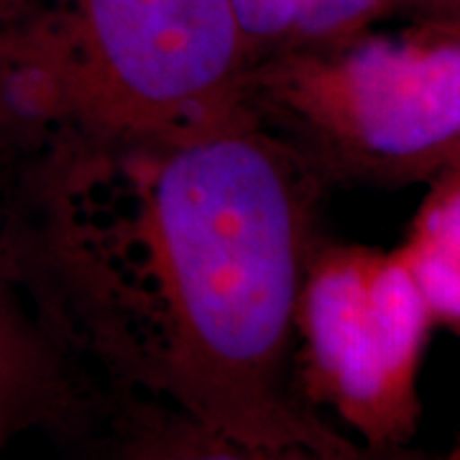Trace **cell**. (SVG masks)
Returning <instances> with one entry per match:
<instances>
[{"label":"cell","instance_id":"obj_5","mask_svg":"<svg viewBox=\"0 0 460 460\" xmlns=\"http://www.w3.org/2000/svg\"><path fill=\"white\" fill-rule=\"evenodd\" d=\"M62 440L69 460H435L411 445L374 447L353 440L338 450H314L246 443L156 399L100 384Z\"/></svg>","mask_w":460,"mask_h":460},{"label":"cell","instance_id":"obj_11","mask_svg":"<svg viewBox=\"0 0 460 460\" xmlns=\"http://www.w3.org/2000/svg\"><path fill=\"white\" fill-rule=\"evenodd\" d=\"M3 438H5V435H0V440H3Z\"/></svg>","mask_w":460,"mask_h":460},{"label":"cell","instance_id":"obj_3","mask_svg":"<svg viewBox=\"0 0 460 460\" xmlns=\"http://www.w3.org/2000/svg\"><path fill=\"white\" fill-rule=\"evenodd\" d=\"M432 328L428 302L396 251L323 235L296 302L299 386L356 440L411 445Z\"/></svg>","mask_w":460,"mask_h":460},{"label":"cell","instance_id":"obj_9","mask_svg":"<svg viewBox=\"0 0 460 460\" xmlns=\"http://www.w3.org/2000/svg\"><path fill=\"white\" fill-rule=\"evenodd\" d=\"M450 460H460V450H458V453H456V456H453V458H450Z\"/></svg>","mask_w":460,"mask_h":460},{"label":"cell","instance_id":"obj_8","mask_svg":"<svg viewBox=\"0 0 460 460\" xmlns=\"http://www.w3.org/2000/svg\"><path fill=\"white\" fill-rule=\"evenodd\" d=\"M33 0H0V21L8 16H13L16 11H21L23 5H29Z\"/></svg>","mask_w":460,"mask_h":460},{"label":"cell","instance_id":"obj_2","mask_svg":"<svg viewBox=\"0 0 460 460\" xmlns=\"http://www.w3.org/2000/svg\"><path fill=\"white\" fill-rule=\"evenodd\" d=\"M246 108L325 187L428 181L460 154V33L363 31L251 66Z\"/></svg>","mask_w":460,"mask_h":460},{"label":"cell","instance_id":"obj_10","mask_svg":"<svg viewBox=\"0 0 460 460\" xmlns=\"http://www.w3.org/2000/svg\"><path fill=\"white\" fill-rule=\"evenodd\" d=\"M453 164H460V154H458V159H456V162H453Z\"/></svg>","mask_w":460,"mask_h":460},{"label":"cell","instance_id":"obj_4","mask_svg":"<svg viewBox=\"0 0 460 460\" xmlns=\"http://www.w3.org/2000/svg\"><path fill=\"white\" fill-rule=\"evenodd\" d=\"M90 136L202 126L246 108L233 0H54Z\"/></svg>","mask_w":460,"mask_h":460},{"label":"cell","instance_id":"obj_6","mask_svg":"<svg viewBox=\"0 0 460 460\" xmlns=\"http://www.w3.org/2000/svg\"><path fill=\"white\" fill-rule=\"evenodd\" d=\"M394 248L425 296L435 325L460 330V164L445 166Z\"/></svg>","mask_w":460,"mask_h":460},{"label":"cell","instance_id":"obj_1","mask_svg":"<svg viewBox=\"0 0 460 460\" xmlns=\"http://www.w3.org/2000/svg\"><path fill=\"white\" fill-rule=\"evenodd\" d=\"M31 269L49 330L100 386L223 435L338 450L296 376V302L325 184L248 108L41 154Z\"/></svg>","mask_w":460,"mask_h":460},{"label":"cell","instance_id":"obj_7","mask_svg":"<svg viewBox=\"0 0 460 460\" xmlns=\"http://www.w3.org/2000/svg\"><path fill=\"white\" fill-rule=\"evenodd\" d=\"M396 13L410 18L414 26L460 33V0H402Z\"/></svg>","mask_w":460,"mask_h":460}]
</instances>
